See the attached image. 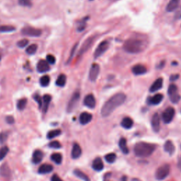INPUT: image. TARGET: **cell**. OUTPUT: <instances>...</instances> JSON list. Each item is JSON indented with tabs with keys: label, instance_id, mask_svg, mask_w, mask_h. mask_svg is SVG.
<instances>
[{
	"label": "cell",
	"instance_id": "1",
	"mask_svg": "<svg viewBox=\"0 0 181 181\" xmlns=\"http://www.w3.org/2000/svg\"><path fill=\"white\" fill-rule=\"evenodd\" d=\"M126 100V96L122 93H116L110 97L101 108V115L103 117H108L119 106L122 105Z\"/></svg>",
	"mask_w": 181,
	"mask_h": 181
},
{
	"label": "cell",
	"instance_id": "2",
	"mask_svg": "<svg viewBox=\"0 0 181 181\" xmlns=\"http://www.w3.org/2000/svg\"><path fill=\"white\" fill-rule=\"evenodd\" d=\"M148 42L143 38L132 37L125 40L123 45V49L130 54H139L147 47Z\"/></svg>",
	"mask_w": 181,
	"mask_h": 181
},
{
	"label": "cell",
	"instance_id": "3",
	"mask_svg": "<svg viewBox=\"0 0 181 181\" xmlns=\"http://www.w3.org/2000/svg\"><path fill=\"white\" fill-rule=\"evenodd\" d=\"M155 149L156 146L154 144L141 142L136 144L134 148V151L137 156L143 158L151 156Z\"/></svg>",
	"mask_w": 181,
	"mask_h": 181
},
{
	"label": "cell",
	"instance_id": "4",
	"mask_svg": "<svg viewBox=\"0 0 181 181\" xmlns=\"http://www.w3.org/2000/svg\"><path fill=\"white\" fill-rule=\"evenodd\" d=\"M171 167L168 164H164L159 167L156 171L155 177L158 180H164L170 173Z\"/></svg>",
	"mask_w": 181,
	"mask_h": 181
},
{
	"label": "cell",
	"instance_id": "5",
	"mask_svg": "<svg viewBox=\"0 0 181 181\" xmlns=\"http://www.w3.org/2000/svg\"><path fill=\"white\" fill-rule=\"evenodd\" d=\"M175 109L172 107H168L166 108V109L163 111L162 113V120L164 123L166 124H168L171 121H172L173 117L175 116Z\"/></svg>",
	"mask_w": 181,
	"mask_h": 181
},
{
	"label": "cell",
	"instance_id": "6",
	"mask_svg": "<svg viewBox=\"0 0 181 181\" xmlns=\"http://www.w3.org/2000/svg\"><path fill=\"white\" fill-rule=\"evenodd\" d=\"M79 99H80V93H79V91H76L72 95L71 99L69 101L68 105H67V112L71 113L74 110V108L76 107L77 104H78Z\"/></svg>",
	"mask_w": 181,
	"mask_h": 181
},
{
	"label": "cell",
	"instance_id": "7",
	"mask_svg": "<svg viewBox=\"0 0 181 181\" xmlns=\"http://www.w3.org/2000/svg\"><path fill=\"white\" fill-rule=\"evenodd\" d=\"M108 47H109V43L108 41H103L98 45L95 52H94V57L95 58H98V57L102 56L104 53L107 51Z\"/></svg>",
	"mask_w": 181,
	"mask_h": 181
},
{
	"label": "cell",
	"instance_id": "8",
	"mask_svg": "<svg viewBox=\"0 0 181 181\" xmlns=\"http://www.w3.org/2000/svg\"><path fill=\"white\" fill-rule=\"evenodd\" d=\"M21 33L25 35L32 36V37H39V36L42 34V31L38 28H35L33 27H30V26H26L24 27L22 30H21Z\"/></svg>",
	"mask_w": 181,
	"mask_h": 181
},
{
	"label": "cell",
	"instance_id": "9",
	"mask_svg": "<svg viewBox=\"0 0 181 181\" xmlns=\"http://www.w3.org/2000/svg\"><path fill=\"white\" fill-rule=\"evenodd\" d=\"M100 73V66L98 64L94 63L91 65V67L90 69V71H89V79L91 81H96V79H97L98 74Z\"/></svg>",
	"mask_w": 181,
	"mask_h": 181
},
{
	"label": "cell",
	"instance_id": "10",
	"mask_svg": "<svg viewBox=\"0 0 181 181\" xmlns=\"http://www.w3.org/2000/svg\"><path fill=\"white\" fill-rule=\"evenodd\" d=\"M151 127L155 132H158L160 130V117L158 113H154L151 118Z\"/></svg>",
	"mask_w": 181,
	"mask_h": 181
},
{
	"label": "cell",
	"instance_id": "11",
	"mask_svg": "<svg viewBox=\"0 0 181 181\" xmlns=\"http://www.w3.org/2000/svg\"><path fill=\"white\" fill-rule=\"evenodd\" d=\"M93 42V37H90L88 38V39H86L85 40V42L83 43L82 46L81 47L80 50L79 51V56H81V55H84L87 50L91 47V45H92V43Z\"/></svg>",
	"mask_w": 181,
	"mask_h": 181
},
{
	"label": "cell",
	"instance_id": "12",
	"mask_svg": "<svg viewBox=\"0 0 181 181\" xmlns=\"http://www.w3.org/2000/svg\"><path fill=\"white\" fill-rule=\"evenodd\" d=\"M84 103L86 107L93 109L96 107V98L94 97L93 94H88L87 96L84 98Z\"/></svg>",
	"mask_w": 181,
	"mask_h": 181
},
{
	"label": "cell",
	"instance_id": "13",
	"mask_svg": "<svg viewBox=\"0 0 181 181\" xmlns=\"http://www.w3.org/2000/svg\"><path fill=\"white\" fill-rule=\"evenodd\" d=\"M37 70L40 73H44L50 70V66L48 62L44 60H41L37 64Z\"/></svg>",
	"mask_w": 181,
	"mask_h": 181
},
{
	"label": "cell",
	"instance_id": "14",
	"mask_svg": "<svg viewBox=\"0 0 181 181\" xmlns=\"http://www.w3.org/2000/svg\"><path fill=\"white\" fill-rule=\"evenodd\" d=\"M0 176L2 178L7 179L9 178L11 176V170L10 168L6 163L2 164L1 167H0Z\"/></svg>",
	"mask_w": 181,
	"mask_h": 181
},
{
	"label": "cell",
	"instance_id": "15",
	"mask_svg": "<svg viewBox=\"0 0 181 181\" xmlns=\"http://www.w3.org/2000/svg\"><path fill=\"white\" fill-rule=\"evenodd\" d=\"M92 118L93 116L91 113L87 112H84L82 113L80 115V116H79V122H80L81 125H85L90 122L91 120H92Z\"/></svg>",
	"mask_w": 181,
	"mask_h": 181
},
{
	"label": "cell",
	"instance_id": "16",
	"mask_svg": "<svg viewBox=\"0 0 181 181\" xmlns=\"http://www.w3.org/2000/svg\"><path fill=\"white\" fill-rule=\"evenodd\" d=\"M163 86V79L162 78H158L156 79V80L154 81V82L152 84V85L150 86V88H149V91L150 92L154 93L156 92L158 90L162 88Z\"/></svg>",
	"mask_w": 181,
	"mask_h": 181
},
{
	"label": "cell",
	"instance_id": "17",
	"mask_svg": "<svg viewBox=\"0 0 181 181\" xmlns=\"http://www.w3.org/2000/svg\"><path fill=\"white\" fill-rule=\"evenodd\" d=\"M43 156H44V154H43V152L42 151L35 150L33 154V163H34L35 164L40 163L43 160Z\"/></svg>",
	"mask_w": 181,
	"mask_h": 181
},
{
	"label": "cell",
	"instance_id": "18",
	"mask_svg": "<svg viewBox=\"0 0 181 181\" xmlns=\"http://www.w3.org/2000/svg\"><path fill=\"white\" fill-rule=\"evenodd\" d=\"M132 73L135 75H142L146 72V68L142 64H136L132 69Z\"/></svg>",
	"mask_w": 181,
	"mask_h": 181
},
{
	"label": "cell",
	"instance_id": "19",
	"mask_svg": "<svg viewBox=\"0 0 181 181\" xmlns=\"http://www.w3.org/2000/svg\"><path fill=\"white\" fill-rule=\"evenodd\" d=\"M82 151L80 146L77 143H75L73 145L72 150V157L74 159H76L79 158L81 155Z\"/></svg>",
	"mask_w": 181,
	"mask_h": 181
},
{
	"label": "cell",
	"instance_id": "20",
	"mask_svg": "<svg viewBox=\"0 0 181 181\" xmlns=\"http://www.w3.org/2000/svg\"><path fill=\"white\" fill-rule=\"evenodd\" d=\"M164 151H165L166 153H168L169 155H173L175 152V146L172 142L171 140H167L165 144H164Z\"/></svg>",
	"mask_w": 181,
	"mask_h": 181
},
{
	"label": "cell",
	"instance_id": "21",
	"mask_svg": "<svg viewBox=\"0 0 181 181\" xmlns=\"http://www.w3.org/2000/svg\"><path fill=\"white\" fill-rule=\"evenodd\" d=\"M180 0H170L168 2V5L166 6V11L168 12H173V11L176 10L179 6Z\"/></svg>",
	"mask_w": 181,
	"mask_h": 181
},
{
	"label": "cell",
	"instance_id": "22",
	"mask_svg": "<svg viewBox=\"0 0 181 181\" xmlns=\"http://www.w3.org/2000/svg\"><path fill=\"white\" fill-rule=\"evenodd\" d=\"M163 96L161 93H157L153 97L149 98V104L150 105H158L163 101Z\"/></svg>",
	"mask_w": 181,
	"mask_h": 181
},
{
	"label": "cell",
	"instance_id": "23",
	"mask_svg": "<svg viewBox=\"0 0 181 181\" xmlns=\"http://www.w3.org/2000/svg\"><path fill=\"white\" fill-rule=\"evenodd\" d=\"M53 170V166L50 164L45 163L41 165L39 168H38V173H40V174H47V173H49L52 172Z\"/></svg>",
	"mask_w": 181,
	"mask_h": 181
},
{
	"label": "cell",
	"instance_id": "24",
	"mask_svg": "<svg viewBox=\"0 0 181 181\" xmlns=\"http://www.w3.org/2000/svg\"><path fill=\"white\" fill-rule=\"evenodd\" d=\"M92 167L96 171H101L103 168H104V165H103V162L102 159L101 158H96L95 160L93 161Z\"/></svg>",
	"mask_w": 181,
	"mask_h": 181
},
{
	"label": "cell",
	"instance_id": "25",
	"mask_svg": "<svg viewBox=\"0 0 181 181\" xmlns=\"http://www.w3.org/2000/svg\"><path fill=\"white\" fill-rule=\"evenodd\" d=\"M133 120H132V118L130 117H126L123 118L122 122H121V126L125 129H130L132 128V127L133 126Z\"/></svg>",
	"mask_w": 181,
	"mask_h": 181
},
{
	"label": "cell",
	"instance_id": "26",
	"mask_svg": "<svg viewBox=\"0 0 181 181\" xmlns=\"http://www.w3.org/2000/svg\"><path fill=\"white\" fill-rule=\"evenodd\" d=\"M119 147H120V150L122 151L123 154H129V149L127 146V140H126V139L124 138V137H122V138L120 139Z\"/></svg>",
	"mask_w": 181,
	"mask_h": 181
},
{
	"label": "cell",
	"instance_id": "27",
	"mask_svg": "<svg viewBox=\"0 0 181 181\" xmlns=\"http://www.w3.org/2000/svg\"><path fill=\"white\" fill-rule=\"evenodd\" d=\"M51 96H50L49 94H45V95L43 96V112L46 113L48 108V106L51 101Z\"/></svg>",
	"mask_w": 181,
	"mask_h": 181
},
{
	"label": "cell",
	"instance_id": "28",
	"mask_svg": "<svg viewBox=\"0 0 181 181\" xmlns=\"http://www.w3.org/2000/svg\"><path fill=\"white\" fill-rule=\"evenodd\" d=\"M67 81V76L65 74H60L58 78L56 80V85L60 86V87H63L66 84Z\"/></svg>",
	"mask_w": 181,
	"mask_h": 181
},
{
	"label": "cell",
	"instance_id": "29",
	"mask_svg": "<svg viewBox=\"0 0 181 181\" xmlns=\"http://www.w3.org/2000/svg\"><path fill=\"white\" fill-rule=\"evenodd\" d=\"M74 174L75 175L76 177H78L79 178H80V179L83 180L84 181H91L90 178H88V176L87 175H86L85 173L78 169H76L74 171Z\"/></svg>",
	"mask_w": 181,
	"mask_h": 181
},
{
	"label": "cell",
	"instance_id": "30",
	"mask_svg": "<svg viewBox=\"0 0 181 181\" xmlns=\"http://www.w3.org/2000/svg\"><path fill=\"white\" fill-rule=\"evenodd\" d=\"M50 158H51L52 161H54L55 163L58 164V165L61 164L62 161V156L60 153H55L52 154L51 156H50Z\"/></svg>",
	"mask_w": 181,
	"mask_h": 181
},
{
	"label": "cell",
	"instance_id": "31",
	"mask_svg": "<svg viewBox=\"0 0 181 181\" xmlns=\"http://www.w3.org/2000/svg\"><path fill=\"white\" fill-rule=\"evenodd\" d=\"M16 30V28L12 26H0V33H9L13 32Z\"/></svg>",
	"mask_w": 181,
	"mask_h": 181
},
{
	"label": "cell",
	"instance_id": "32",
	"mask_svg": "<svg viewBox=\"0 0 181 181\" xmlns=\"http://www.w3.org/2000/svg\"><path fill=\"white\" fill-rule=\"evenodd\" d=\"M61 133L62 132L60 130H53L48 132L47 134V137L48 139H53L55 137L59 136V135L61 134Z\"/></svg>",
	"mask_w": 181,
	"mask_h": 181
},
{
	"label": "cell",
	"instance_id": "33",
	"mask_svg": "<svg viewBox=\"0 0 181 181\" xmlns=\"http://www.w3.org/2000/svg\"><path fill=\"white\" fill-rule=\"evenodd\" d=\"M116 154L114 153H110L108 154H106L105 156V159L108 163H114L115 160H116Z\"/></svg>",
	"mask_w": 181,
	"mask_h": 181
},
{
	"label": "cell",
	"instance_id": "34",
	"mask_svg": "<svg viewBox=\"0 0 181 181\" xmlns=\"http://www.w3.org/2000/svg\"><path fill=\"white\" fill-rule=\"evenodd\" d=\"M38 49V45L36 44H32L29 45V46L27 47L26 50V52L28 55H34L35 53L37 51Z\"/></svg>",
	"mask_w": 181,
	"mask_h": 181
},
{
	"label": "cell",
	"instance_id": "35",
	"mask_svg": "<svg viewBox=\"0 0 181 181\" xmlns=\"http://www.w3.org/2000/svg\"><path fill=\"white\" fill-rule=\"evenodd\" d=\"M50 78L49 76L47 75H44L41 77L40 79V85L42 86H47L49 85L50 84Z\"/></svg>",
	"mask_w": 181,
	"mask_h": 181
},
{
	"label": "cell",
	"instance_id": "36",
	"mask_svg": "<svg viewBox=\"0 0 181 181\" xmlns=\"http://www.w3.org/2000/svg\"><path fill=\"white\" fill-rule=\"evenodd\" d=\"M27 104V99L26 98H21L17 103V108L19 110H23L26 108Z\"/></svg>",
	"mask_w": 181,
	"mask_h": 181
},
{
	"label": "cell",
	"instance_id": "37",
	"mask_svg": "<svg viewBox=\"0 0 181 181\" xmlns=\"http://www.w3.org/2000/svg\"><path fill=\"white\" fill-rule=\"evenodd\" d=\"M9 152V148L7 146H3L0 149V161L2 160L7 155Z\"/></svg>",
	"mask_w": 181,
	"mask_h": 181
},
{
	"label": "cell",
	"instance_id": "38",
	"mask_svg": "<svg viewBox=\"0 0 181 181\" xmlns=\"http://www.w3.org/2000/svg\"><path fill=\"white\" fill-rule=\"evenodd\" d=\"M178 93V88H177V86L175 85V84H171L169 86V87H168V93L169 96L173 95V94Z\"/></svg>",
	"mask_w": 181,
	"mask_h": 181
},
{
	"label": "cell",
	"instance_id": "39",
	"mask_svg": "<svg viewBox=\"0 0 181 181\" xmlns=\"http://www.w3.org/2000/svg\"><path fill=\"white\" fill-rule=\"evenodd\" d=\"M169 97H170L171 101L173 103H178L180 99V96L178 93L173 94V95L171 96H169Z\"/></svg>",
	"mask_w": 181,
	"mask_h": 181
},
{
	"label": "cell",
	"instance_id": "40",
	"mask_svg": "<svg viewBox=\"0 0 181 181\" xmlns=\"http://www.w3.org/2000/svg\"><path fill=\"white\" fill-rule=\"evenodd\" d=\"M48 146H49L50 148L52 149H60L62 147V144H60L58 141H53L50 142V143L48 144Z\"/></svg>",
	"mask_w": 181,
	"mask_h": 181
},
{
	"label": "cell",
	"instance_id": "41",
	"mask_svg": "<svg viewBox=\"0 0 181 181\" xmlns=\"http://www.w3.org/2000/svg\"><path fill=\"white\" fill-rule=\"evenodd\" d=\"M28 43L29 42H28V40L27 39H22V40L19 41V42L17 43V45H18V47L23 48L24 47L27 46Z\"/></svg>",
	"mask_w": 181,
	"mask_h": 181
},
{
	"label": "cell",
	"instance_id": "42",
	"mask_svg": "<svg viewBox=\"0 0 181 181\" xmlns=\"http://www.w3.org/2000/svg\"><path fill=\"white\" fill-rule=\"evenodd\" d=\"M7 137H8V134L6 132H1L0 133V144H4L6 141Z\"/></svg>",
	"mask_w": 181,
	"mask_h": 181
},
{
	"label": "cell",
	"instance_id": "43",
	"mask_svg": "<svg viewBox=\"0 0 181 181\" xmlns=\"http://www.w3.org/2000/svg\"><path fill=\"white\" fill-rule=\"evenodd\" d=\"M33 98H34V100L36 101V102L38 103V105H39V108H41L43 106V99L41 98L40 96L39 95H38V94H36L34 96H33Z\"/></svg>",
	"mask_w": 181,
	"mask_h": 181
},
{
	"label": "cell",
	"instance_id": "44",
	"mask_svg": "<svg viewBox=\"0 0 181 181\" xmlns=\"http://www.w3.org/2000/svg\"><path fill=\"white\" fill-rule=\"evenodd\" d=\"M46 61L48 62V63L51 64H54L56 62V59H55V56H53L52 55H47L46 57Z\"/></svg>",
	"mask_w": 181,
	"mask_h": 181
},
{
	"label": "cell",
	"instance_id": "45",
	"mask_svg": "<svg viewBox=\"0 0 181 181\" xmlns=\"http://www.w3.org/2000/svg\"><path fill=\"white\" fill-rule=\"evenodd\" d=\"M19 3L21 5L24 6H31V3L29 0H19Z\"/></svg>",
	"mask_w": 181,
	"mask_h": 181
},
{
	"label": "cell",
	"instance_id": "46",
	"mask_svg": "<svg viewBox=\"0 0 181 181\" xmlns=\"http://www.w3.org/2000/svg\"><path fill=\"white\" fill-rule=\"evenodd\" d=\"M77 46H78V44H76V45H74V46L73 47V48H72V52H71V54H70V56H69V59H68V62H67V63H69V62L71 61L72 59V57H73V56H74V55L75 54L76 49V48H77Z\"/></svg>",
	"mask_w": 181,
	"mask_h": 181
},
{
	"label": "cell",
	"instance_id": "47",
	"mask_svg": "<svg viewBox=\"0 0 181 181\" xmlns=\"http://www.w3.org/2000/svg\"><path fill=\"white\" fill-rule=\"evenodd\" d=\"M86 28V23H81V24H79V26L77 28V30H78L79 32H81V31H84V28Z\"/></svg>",
	"mask_w": 181,
	"mask_h": 181
},
{
	"label": "cell",
	"instance_id": "48",
	"mask_svg": "<svg viewBox=\"0 0 181 181\" xmlns=\"http://www.w3.org/2000/svg\"><path fill=\"white\" fill-rule=\"evenodd\" d=\"M51 181H63L57 174H54L51 178Z\"/></svg>",
	"mask_w": 181,
	"mask_h": 181
},
{
	"label": "cell",
	"instance_id": "49",
	"mask_svg": "<svg viewBox=\"0 0 181 181\" xmlns=\"http://www.w3.org/2000/svg\"><path fill=\"white\" fill-rule=\"evenodd\" d=\"M6 120L7 123H9V124H13L14 122V117L12 116H8L6 117Z\"/></svg>",
	"mask_w": 181,
	"mask_h": 181
},
{
	"label": "cell",
	"instance_id": "50",
	"mask_svg": "<svg viewBox=\"0 0 181 181\" xmlns=\"http://www.w3.org/2000/svg\"><path fill=\"white\" fill-rule=\"evenodd\" d=\"M175 18L177 19H179L181 18V9H178L177 11H176V13L175 14Z\"/></svg>",
	"mask_w": 181,
	"mask_h": 181
},
{
	"label": "cell",
	"instance_id": "51",
	"mask_svg": "<svg viewBox=\"0 0 181 181\" xmlns=\"http://www.w3.org/2000/svg\"><path fill=\"white\" fill-rule=\"evenodd\" d=\"M178 77H179V76L178 75H172L171 76L170 79H171V81H175L177 79H178Z\"/></svg>",
	"mask_w": 181,
	"mask_h": 181
},
{
	"label": "cell",
	"instance_id": "52",
	"mask_svg": "<svg viewBox=\"0 0 181 181\" xmlns=\"http://www.w3.org/2000/svg\"><path fill=\"white\" fill-rule=\"evenodd\" d=\"M178 167L179 168L180 171H181V157L179 158V160H178Z\"/></svg>",
	"mask_w": 181,
	"mask_h": 181
},
{
	"label": "cell",
	"instance_id": "53",
	"mask_svg": "<svg viewBox=\"0 0 181 181\" xmlns=\"http://www.w3.org/2000/svg\"><path fill=\"white\" fill-rule=\"evenodd\" d=\"M121 181H127L126 176H123V177L121 178Z\"/></svg>",
	"mask_w": 181,
	"mask_h": 181
},
{
	"label": "cell",
	"instance_id": "54",
	"mask_svg": "<svg viewBox=\"0 0 181 181\" xmlns=\"http://www.w3.org/2000/svg\"><path fill=\"white\" fill-rule=\"evenodd\" d=\"M132 181H141V180L138 179V178H134V179H132Z\"/></svg>",
	"mask_w": 181,
	"mask_h": 181
},
{
	"label": "cell",
	"instance_id": "55",
	"mask_svg": "<svg viewBox=\"0 0 181 181\" xmlns=\"http://www.w3.org/2000/svg\"><path fill=\"white\" fill-rule=\"evenodd\" d=\"M0 60H1V55H0Z\"/></svg>",
	"mask_w": 181,
	"mask_h": 181
},
{
	"label": "cell",
	"instance_id": "56",
	"mask_svg": "<svg viewBox=\"0 0 181 181\" xmlns=\"http://www.w3.org/2000/svg\"><path fill=\"white\" fill-rule=\"evenodd\" d=\"M90 1H93V0H90Z\"/></svg>",
	"mask_w": 181,
	"mask_h": 181
}]
</instances>
